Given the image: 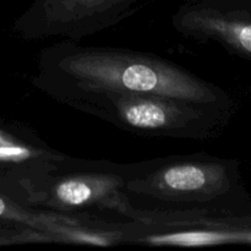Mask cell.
Wrapping results in <instances>:
<instances>
[{
    "instance_id": "6",
    "label": "cell",
    "mask_w": 251,
    "mask_h": 251,
    "mask_svg": "<svg viewBox=\"0 0 251 251\" xmlns=\"http://www.w3.org/2000/svg\"><path fill=\"white\" fill-rule=\"evenodd\" d=\"M172 25L184 37L217 41L251 58V11L223 0H186L173 15Z\"/></svg>"
},
{
    "instance_id": "5",
    "label": "cell",
    "mask_w": 251,
    "mask_h": 251,
    "mask_svg": "<svg viewBox=\"0 0 251 251\" xmlns=\"http://www.w3.org/2000/svg\"><path fill=\"white\" fill-rule=\"evenodd\" d=\"M145 0H34L16 22L26 39L78 42L110 28L137 11Z\"/></svg>"
},
{
    "instance_id": "2",
    "label": "cell",
    "mask_w": 251,
    "mask_h": 251,
    "mask_svg": "<svg viewBox=\"0 0 251 251\" xmlns=\"http://www.w3.org/2000/svg\"><path fill=\"white\" fill-rule=\"evenodd\" d=\"M53 100L119 129L146 137L205 140L223 117V104L117 91H70Z\"/></svg>"
},
{
    "instance_id": "1",
    "label": "cell",
    "mask_w": 251,
    "mask_h": 251,
    "mask_svg": "<svg viewBox=\"0 0 251 251\" xmlns=\"http://www.w3.org/2000/svg\"><path fill=\"white\" fill-rule=\"evenodd\" d=\"M33 86L49 97L70 91H117L225 104L220 88L167 59L110 47L59 42L42 49Z\"/></svg>"
},
{
    "instance_id": "4",
    "label": "cell",
    "mask_w": 251,
    "mask_h": 251,
    "mask_svg": "<svg viewBox=\"0 0 251 251\" xmlns=\"http://www.w3.org/2000/svg\"><path fill=\"white\" fill-rule=\"evenodd\" d=\"M129 199L142 200L140 208H190L217 205L233 189V169L206 154L171 156L130 163Z\"/></svg>"
},
{
    "instance_id": "3",
    "label": "cell",
    "mask_w": 251,
    "mask_h": 251,
    "mask_svg": "<svg viewBox=\"0 0 251 251\" xmlns=\"http://www.w3.org/2000/svg\"><path fill=\"white\" fill-rule=\"evenodd\" d=\"M130 166L68 156L29 189L25 203L64 215L105 218V213L131 221L135 206L125 190Z\"/></svg>"
},
{
    "instance_id": "7",
    "label": "cell",
    "mask_w": 251,
    "mask_h": 251,
    "mask_svg": "<svg viewBox=\"0 0 251 251\" xmlns=\"http://www.w3.org/2000/svg\"><path fill=\"white\" fill-rule=\"evenodd\" d=\"M243 244H251V227H245L243 230Z\"/></svg>"
}]
</instances>
